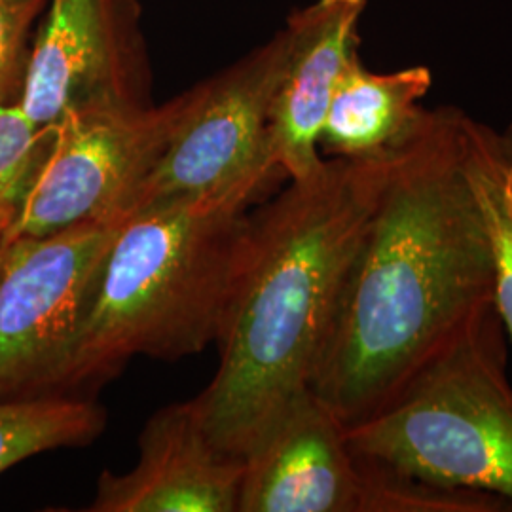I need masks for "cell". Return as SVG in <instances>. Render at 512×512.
I'll return each mask as SVG.
<instances>
[{
  "mask_svg": "<svg viewBox=\"0 0 512 512\" xmlns=\"http://www.w3.org/2000/svg\"><path fill=\"white\" fill-rule=\"evenodd\" d=\"M18 207L19 203L0 207V266H2V258H4V253H6V247H8V234H10L12 222L16 219Z\"/></svg>",
  "mask_w": 512,
  "mask_h": 512,
  "instance_id": "17",
  "label": "cell"
},
{
  "mask_svg": "<svg viewBox=\"0 0 512 512\" xmlns=\"http://www.w3.org/2000/svg\"><path fill=\"white\" fill-rule=\"evenodd\" d=\"M270 179L133 213L112 241L92 302L50 391L112 378L129 359H181L217 342L251 215Z\"/></svg>",
  "mask_w": 512,
  "mask_h": 512,
  "instance_id": "3",
  "label": "cell"
},
{
  "mask_svg": "<svg viewBox=\"0 0 512 512\" xmlns=\"http://www.w3.org/2000/svg\"><path fill=\"white\" fill-rule=\"evenodd\" d=\"M52 137L54 128H38L19 103H0V207L21 202Z\"/></svg>",
  "mask_w": 512,
  "mask_h": 512,
  "instance_id": "15",
  "label": "cell"
},
{
  "mask_svg": "<svg viewBox=\"0 0 512 512\" xmlns=\"http://www.w3.org/2000/svg\"><path fill=\"white\" fill-rule=\"evenodd\" d=\"M126 8L128 0H52L19 99L38 128L78 107L143 105Z\"/></svg>",
  "mask_w": 512,
  "mask_h": 512,
  "instance_id": "9",
  "label": "cell"
},
{
  "mask_svg": "<svg viewBox=\"0 0 512 512\" xmlns=\"http://www.w3.org/2000/svg\"><path fill=\"white\" fill-rule=\"evenodd\" d=\"M238 512H512L492 495L444 490L359 456L310 389L245 456Z\"/></svg>",
  "mask_w": 512,
  "mask_h": 512,
  "instance_id": "5",
  "label": "cell"
},
{
  "mask_svg": "<svg viewBox=\"0 0 512 512\" xmlns=\"http://www.w3.org/2000/svg\"><path fill=\"white\" fill-rule=\"evenodd\" d=\"M465 112L425 110L385 158L310 391L346 427L378 414L494 310V268L463 167Z\"/></svg>",
  "mask_w": 512,
  "mask_h": 512,
  "instance_id": "1",
  "label": "cell"
},
{
  "mask_svg": "<svg viewBox=\"0 0 512 512\" xmlns=\"http://www.w3.org/2000/svg\"><path fill=\"white\" fill-rule=\"evenodd\" d=\"M285 55V31L228 71L190 90L164 152L137 188L128 215L249 179H272L270 116Z\"/></svg>",
  "mask_w": 512,
  "mask_h": 512,
  "instance_id": "8",
  "label": "cell"
},
{
  "mask_svg": "<svg viewBox=\"0 0 512 512\" xmlns=\"http://www.w3.org/2000/svg\"><path fill=\"white\" fill-rule=\"evenodd\" d=\"M46 0H0V103H19L29 65V35Z\"/></svg>",
  "mask_w": 512,
  "mask_h": 512,
  "instance_id": "16",
  "label": "cell"
},
{
  "mask_svg": "<svg viewBox=\"0 0 512 512\" xmlns=\"http://www.w3.org/2000/svg\"><path fill=\"white\" fill-rule=\"evenodd\" d=\"M433 74L427 67L372 73L359 54L349 59L330 99L319 150L329 158L380 160L414 135Z\"/></svg>",
  "mask_w": 512,
  "mask_h": 512,
  "instance_id": "12",
  "label": "cell"
},
{
  "mask_svg": "<svg viewBox=\"0 0 512 512\" xmlns=\"http://www.w3.org/2000/svg\"><path fill=\"white\" fill-rule=\"evenodd\" d=\"M188 101L190 92L158 109L97 103L67 110L19 202L8 243L128 215L131 198L164 152Z\"/></svg>",
  "mask_w": 512,
  "mask_h": 512,
  "instance_id": "6",
  "label": "cell"
},
{
  "mask_svg": "<svg viewBox=\"0 0 512 512\" xmlns=\"http://www.w3.org/2000/svg\"><path fill=\"white\" fill-rule=\"evenodd\" d=\"M128 215L8 243L0 266V399L50 391Z\"/></svg>",
  "mask_w": 512,
  "mask_h": 512,
  "instance_id": "7",
  "label": "cell"
},
{
  "mask_svg": "<svg viewBox=\"0 0 512 512\" xmlns=\"http://www.w3.org/2000/svg\"><path fill=\"white\" fill-rule=\"evenodd\" d=\"M385 158H325L251 215L217 338L219 368L194 399L222 452L245 459L283 408L310 389L344 275L384 183Z\"/></svg>",
  "mask_w": 512,
  "mask_h": 512,
  "instance_id": "2",
  "label": "cell"
},
{
  "mask_svg": "<svg viewBox=\"0 0 512 512\" xmlns=\"http://www.w3.org/2000/svg\"><path fill=\"white\" fill-rule=\"evenodd\" d=\"M245 459L222 452L192 401L147 421L139 461L124 475L103 471L90 512H238Z\"/></svg>",
  "mask_w": 512,
  "mask_h": 512,
  "instance_id": "10",
  "label": "cell"
},
{
  "mask_svg": "<svg viewBox=\"0 0 512 512\" xmlns=\"http://www.w3.org/2000/svg\"><path fill=\"white\" fill-rule=\"evenodd\" d=\"M463 167L484 222L494 268V308L512 342V126L463 120Z\"/></svg>",
  "mask_w": 512,
  "mask_h": 512,
  "instance_id": "13",
  "label": "cell"
},
{
  "mask_svg": "<svg viewBox=\"0 0 512 512\" xmlns=\"http://www.w3.org/2000/svg\"><path fill=\"white\" fill-rule=\"evenodd\" d=\"M105 421V410L84 399H0V473L48 450L88 444Z\"/></svg>",
  "mask_w": 512,
  "mask_h": 512,
  "instance_id": "14",
  "label": "cell"
},
{
  "mask_svg": "<svg viewBox=\"0 0 512 512\" xmlns=\"http://www.w3.org/2000/svg\"><path fill=\"white\" fill-rule=\"evenodd\" d=\"M366 0H315L293 14L270 116V145L291 181L315 173L325 158L319 137L330 99L349 59L357 54V23Z\"/></svg>",
  "mask_w": 512,
  "mask_h": 512,
  "instance_id": "11",
  "label": "cell"
},
{
  "mask_svg": "<svg viewBox=\"0 0 512 512\" xmlns=\"http://www.w3.org/2000/svg\"><path fill=\"white\" fill-rule=\"evenodd\" d=\"M346 437L397 475L512 507V385L495 308Z\"/></svg>",
  "mask_w": 512,
  "mask_h": 512,
  "instance_id": "4",
  "label": "cell"
}]
</instances>
